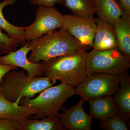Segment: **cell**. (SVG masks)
I'll return each instance as SVG.
<instances>
[{
  "label": "cell",
  "mask_w": 130,
  "mask_h": 130,
  "mask_svg": "<svg viewBox=\"0 0 130 130\" xmlns=\"http://www.w3.org/2000/svg\"><path fill=\"white\" fill-rule=\"evenodd\" d=\"M95 7V13L112 25L123 14L118 0H91Z\"/></svg>",
  "instance_id": "cell-16"
},
{
  "label": "cell",
  "mask_w": 130,
  "mask_h": 130,
  "mask_svg": "<svg viewBox=\"0 0 130 130\" xmlns=\"http://www.w3.org/2000/svg\"><path fill=\"white\" fill-rule=\"evenodd\" d=\"M59 3L68 8L75 16L94 18L96 9L91 0H60Z\"/></svg>",
  "instance_id": "cell-19"
},
{
  "label": "cell",
  "mask_w": 130,
  "mask_h": 130,
  "mask_svg": "<svg viewBox=\"0 0 130 130\" xmlns=\"http://www.w3.org/2000/svg\"><path fill=\"white\" fill-rule=\"evenodd\" d=\"M29 42L31 53L28 60L34 63H40L82 50L84 46L62 28L53 31Z\"/></svg>",
  "instance_id": "cell-1"
},
{
  "label": "cell",
  "mask_w": 130,
  "mask_h": 130,
  "mask_svg": "<svg viewBox=\"0 0 130 130\" xmlns=\"http://www.w3.org/2000/svg\"><path fill=\"white\" fill-rule=\"evenodd\" d=\"M36 13L34 22L25 28L24 37L27 42L41 37L62 26L63 15L54 7L38 6Z\"/></svg>",
  "instance_id": "cell-7"
},
{
  "label": "cell",
  "mask_w": 130,
  "mask_h": 130,
  "mask_svg": "<svg viewBox=\"0 0 130 130\" xmlns=\"http://www.w3.org/2000/svg\"><path fill=\"white\" fill-rule=\"evenodd\" d=\"M0 130H19L18 120L0 118Z\"/></svg>",
  "instance_id": "cell-22"
},
{
  "label": "cell",
  "mask_w": 130,
  "mask_h": 130,
  "mask_svg": "<svg viewBox=\"0 0 130 130\" xmlns=\"http://www.w3.org/2000/svg\"><path fill=\"white\" fill-rule=\"evenodd\" d=\"M37 109L31 108L16 106L9 101L5 97L0 85V118L22 119L37 114Z\"/></svg>",
  "instance_id": "cell-15"
},
{
  "label": "cell",
  "mask_w": 130,
  "mask_h": 130,
  "mask_svg": "<svg viewBox=\"0 0 130 130\" xmlns=\"http://www.w3.org/2000/svg\"><path fill=\"white\" fill-rule=\"evenodd\" d=\"M75 94L73 86L61 83L46 89L35 98L22 99L19 105L37 109V115L42 118H54L58 116L68 99Z\"/></svg>",
  "instance_id": "cell-4"
},
{
  "label": "cell",
  "mask_w": 130,
  "mask_h": 130,
  "mask_svg": "<svg viewBox=\"0 0 130 130\" xmlns=\"http://www.w3.org/2000/svg\"><path fill=\"white\" fill-rule=\"evenodd\" d=\"M2 30L0 28V54L5 55L15 51L20 43Z\"/></svg>",
  "instance_id": "cell-21"
},
{
  "label": "cell",
  "mask_w": 130,
  "mask_h": 130,
  "mask_svg": "<svg viewBox=\"0 0 130 130\" xmlns=\"http://www.w3.org/2000/svg\"><path fill=\"white\" fill-rule=\"evenodd\" d=\"M18 67L11 65L4 64L0 63V84L4 76L12 70H17Z\"/></svg>",
  "instance_id": "cell-24"
},
{
  "label": "cell",
  "mask_w": 130,
  "mask_h": 130,
  "mask_svg": "<svg viewBox=\"0 0 130 130\" xmlns=\"http://www.w3.org/2000/svg\"><path fill=\"white\" fill-rule=\"evenodd\" d=\"M18 121L19 130H65L58 116L41 120L26 118Z\"/></svg>",
  "instance_id": "cell-17"
},
{
  "label": "cell",
  "mask_w": 130,
  "mask_h": 130,
  "mask_svg": "<svg viewBox=\"0 0 130 130\" xmlns=\"http://www.w3.org/2000/svg\"><path fill=\"white\" fill-rule=\"evenodd\" d=\"M128 123L116 114L105 121H100L99 125L105 130H128Z\"/></svg>",
  "instance_id": "cell-20"
},
{
  "label": "cell",
  "mask_w": 130,
  "mask_h": 130,
  "mask_svg": "<svg viewBox=\"0 0 130 130\" xmlns=\"http://www.w3.org/2000/svg\"><path fill=\"white\" fill-rule=\"evenodd\" d=\"M56 83V79L51 77L37 76L30 78L24 70H13L4 76L0 85L6 98L19 106L22 99L32 98Z\"/></svg>",
  "instance_id": "cell-2"
},
{
  "label": "cell",
  "mask_w": 130,
  "mask_h": 130,
  "mask_svg": "<svg viewBox=\"0 0 130 130\" xmlns=\"http://www.w3.org/2000/svg\"><path fill=\"white\" fill-rule=\"evenodd\" d=\"M118 48L130 60V16L124 14L113 24Z\"/></svg>",
  "instance_id": "cell-14"
},
{
  "label": "cell",
  "mask_w": 130,
  "mask_h": 130,
  "mask_svg": "<svg viewBox=\"0 0 130 130\" xmlns=\"http://www.w3.org/2000/svg\"><path fill=\"white\" fill-rule=\"evenodd\" d=\"M113 95V100L116 106L117 114L127 123H129L130 76L128 72L120 76L119 85Z\"/></svg>",
  "instance_id": "cell-12"
},
{
  "label": "cell",
  "mask_w": 130,
  "mask_h": 130,
  "mask_svg": "<svg viewBox=\"0 0 130 130\" xmlns=\"http://www.w3.org/2000/svg\"><path fill=\"white\" fill-rule=\"evenodd\" d=\"M1 0H0V2H1Z\"/></svg>",
  "instance_id": "cell-26"
},
{
  "label": "cell",
  "mask_w": 130,
  "mask_h": 130,
  "mask_svg": "<svg viewBox=\"0 0 130 130\" xmlns=\"http://www.w3.org/2000/svg\"><path fill=\"white\" fill-rule=\"evenodd\" d=\"M90 114L93 119L105 121L117 114V110L112 96H103L89 100Z\"/></svg>",
  "instance_id": "cell-13"
},
{
  "label": "cell",
  "mask_w": 130,
  "mask_h": 130,
  "mask_svg": "<svg viewBox=\"0 0 130 130\" xmlns=\"http://www.w3.org/2000/svg\"><path fill=\"white\" fill-rule=\"evenodd\" d=\"M130 67V60L118 48L105 50L93 49L88 53L85 72L86 76L99 73L121 76Z\"/></svg>",
  "instance_id": "cell-5"
},
{
  "label": "cell",
  "mask_w": 130,
  "mask_h": 130,
  "mask_svg": "<svg viewBox=\"0 0 130 130\" xmlns=\"http://www.w3.org/2000/svg\"><path fill=\"white\" fill-rule=\"evenodd\" d=\"M123 13L130 16V0H118Z\"/></svg>",
  "instance_id": "cell-25"
},
{
  "label": "cell",
  "mask_w": 130,
  "mask_h": 130,
  "mask_svg": "<svg viewBox=\"0 0 130 130\" xmlns=\"http://www.w3.org/2000/svg\"><path fill=\"white\" fill-rule=\"evenodd\" d=\"M96 25L93 49L105 50L118 47L113 25L100 17L95 19Z\"/></svg>",
  "instance_id": "cell-11"
},
{
  "label": "cell",
  "mask_w": 130,
  "mask_h": 130,
  "mask_svg": "<svg viewBox=\"0 0 130 130\" xmlns=\"http://www.w3.org/2000/svg\"><path fill=\"white\" fill-rule=\"evenodd\" d=\"M16 2V0H4L0 2V28L5 30L10 36L17 40L23 46L27 42L24 37L25 27L13 25L5 19L3 14L4 8L8 5L15 4Z\"/></svg>",
  "instance_id": "cell-18"
},
{
  "label": "cell",
  "mask_w": 130,
  "mask_h": 130,
  "mask_svg": "<svg viewBox=\"0 0 130 130\" xmlns=\"http://www.w3.org/2000/svg\"><path fill=\"white\" fill-rule=\"evenodd\" d=\"M86 50H78L42 61L43 74L61 83L76 86L86 77Z\"/></svg>",
  "instance_id": "cell-3"
},
{
  "label": "cell",
  "mask_w": 130,
  "mask_h": 130,
  "mask_svg": "<svg viewBox=\"0 0 130 130\" xmlns=\"http://www.w3.org/2000/svg\"><path fill=\"white\" fill-rule=\"evenodd\" d=\"M120 76L105 73H99L86 76L77 85L76 94L85 102L113 95L119 85Z\"/></svg>",
  "instance_id": "cell-6"
},
{
  "label": "cell",
  "mask_w": 130,
  "mask_h": 130,
  "mask_svg": "<svg viewBox=\"0 0 130 130\" xmlns=\"http://www.w3.org/2000/svg\"><path fill=\"white\" fill-rule=\"evenodd\" d=\"M96 28L94 18L78 17L73 14L63 16V23L61 28L88 48L93 47Z\"/></svg>",
  "instance_id": "cell-8"
},
{
  "label": "cell",
  "mask_w": 130,
  "mask_h": 130,
  "mask_svg": "<svg viewBox=\"0 0 130 130\" xmlns=\"http://www.w3.org/2000/svg\"><path fill=\"white\" fill-rule=\"evenodd\" d=\"M85 102L81 99L76 105L69 109L61 108L63 113H59L58 116L65 130H91L93 118L84 110L83 105Z\"/></svg>",
  "instance_id": "cell-9"
},
{
  "label": "cell",
  "mask_w": 130,
  "mask_h": 130,
  "mask_svg": "<svg viewBox=\"0 0 130 130\" xmlns=\"http://www.w3.org/2000/svg\"><path fill=\"white\" fill-rule=\"evenodd\" d=\"M60 0H30L31 4L42 6L46 7H54L57 3H59Z\"/></svg>",
  "instance_id": "cell-23"
},
{
  "label": "cell",
  "mask_w": 130,
  "mask_h": 130,
  "mask_svg": "<svg viewBox=\"0 0 130 130\" xmlns=\"http://www.w3.org/2000/svg\"><path fill=\"white\" fill-rule=\"evenodd\" d=\"M29 43V42H27L18 50L0 56V63L23 68L27 72V75L30 78L37 76H42L44 75L42 63H32L27 58V54L31 51Z\"/></svg>",
  "instance_id": "cell-10"
}]
</instances>
